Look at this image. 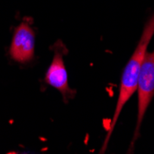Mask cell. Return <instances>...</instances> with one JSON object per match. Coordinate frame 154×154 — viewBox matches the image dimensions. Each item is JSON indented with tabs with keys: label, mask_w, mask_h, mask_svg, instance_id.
Returning a JSON list of instances; mask_svg holds the SVG:
<instances>
[{
	"label": "cell",
	"mask_w": 154,
	"mask_h": 154,
	"mask_svg": "<svg viewBox=\"0 0 154 154\" xmlns=\"http://www.w3.org/2000/svg\"><path fill=\"white\" fill-rule=\"evenodd\" d=\"M61 45L62 44L59 42V47L54 48V57L46 71L45 81L51 87L60 91L64 102L66 103H68V100L74 98L76 91L69 88L68 85V75L63 59L64 54L62 53L65 47L62 46L61 48Z\"/></svg>",
	"instance_id": "cell-3"
},
{
	"label": "cell",
	"mask_w": 154,
	"mask_h": 154,
	"mask_svg": "<svg viewBox=\"0 0 154 154\" xmlns=\"http://www.w3.org/2000/svg\"><path fill=\"white\" fill-rule=\"evenodd\" d=\"M153 34H154V13L147 20L143 32L141 34V37L139 39L138 44H137L133 54L131 55L129 61L128 62L127 66H125L124 70H123L121 83H120V89H119V95H118V99H117V103L116 106V111H115L113 118L111 120L110 127L108 128V132H107L106 137L103 141V145L101 149V152H103L108 145L111 135L113 133V130L116 127V124L118 120V117L121 114V111H122L124 105L128 103V101L130 99V97L137 91V79H138V76H139V72H140L142 61L144 59L148 45L149 44Z\"/></svg>",
	"instance_id": "cell-1"
},
{
	"label": "cell",
	"mask_w": 154,
	"mask_h": 154,
	"mask_svg": "<svg viewBox=\"0 0 154 154\" xmlns=\"http://www.w3.org/2000/svg\"><path fill=\"white\" fill-rule=\"evenodd\" d=\"M137 90L138 94L137 121L133 141L138 136L143 117L154 96V50L145 54L137 79Z\"/></svg>",
	"instance_id": "cell-2"
},
{
	"label": "cell",
	"mask_w": 154,
	"mask_h": 154,
	"mask_svg": "<svg viewBox=\"0 0 154 154\" xmlns=\"http://www.w3.org/2000/svg\"><path fill=\"white\" fill-rule=\"evenodd\" d=\"M35 33L28 21L21 22L14 32L9 54L13 60L27 63L33 59Z\"/></svg>",
	"instance_id": "cell-4"
}]
</instances>
